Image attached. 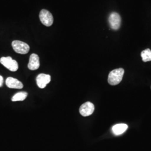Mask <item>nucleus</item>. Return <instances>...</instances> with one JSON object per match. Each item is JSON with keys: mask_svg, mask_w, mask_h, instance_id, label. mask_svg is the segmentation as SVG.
I'll use <instances>...</instances> for the list:
<instances>
[{"mask_svg": "<svg viewBox=\"0 0 151 151\" xmlns=\"http://www.w3.org/2000/svg\"><path fill=\"white\" fill-rule=\"evenodd\" d=\"M124 73V69L122 68L111 71L108 76L109 83L113 86L118 85L122 80Z\"/></svg>", "mask_w": 151, "mask_h": 151, "instance_id": "1", "label": "nucleus"}, {"mask_svg": "<svg viewBox=\"0 0 151 151\" xmlns=\"http://www.w3.org/2000/svg\"><path fill=\"white\" fill-rule=\"evenodd\" d=\"M12 47L17 53L27 54L30 50V47L27 44L20 40H14L12 43Z\"/></svg>", "mask_w": 151, "mask_h": 151, "instance_id": "2", "label": "nucleus"}, {"mask_svg": "<svg viewBox=\"0 0 151 151\" xmlns=\"http://www.w3.org/2000/svg\"><path fill=\"white\" fill-rule=\"evenodd\" d=\"M39 19L41 22L46 27H50L54 21L52 14L49 11L43 9L40 12Z\"/></svg>", "mask_w": 151, "mask_h": 151, "instance_id": "3", "label": "nucleus"}, {"mask_svg": "<svg viewBox=\"0 0 151 151\" xmlns=\"http://www.w3.org/2000/svg\"><path fill=\"white\" fill-rule=\"evenodd\" d=\"M0 63L5 66L6 68L12 72H15L19 68L17 62L15 60H13L11 57L1 58Z\"/></svg>", "mask_w": 151, "mask_h": 151, "instance_id": "4", "label": "nucleus"}, {"mask_svg": "<svg viewBox=\"0 0 151 151\" xmlns=\"http://www.w3.org/2000/svg\"><path fill=\"white\" fill-rule=\"evenodd\" d=\"M108 20L111 29L114 30H117L119 29L121 25L122 19L118 13L115 12H111L109 16Z\"/></svg>", "mask_w": 151, "mask_h": 151, "instance_id": "5", "label": "nucleus"}, {"mask_svg": "<svg viewBox=\"0 0 151 151\" xmlns=\"http://www.w3.org/2000/svg\"><path fill=\"white\" fill-rule=\"evenodd\" d=\"M95 106L92 103L86 102L83 104L80 108V113L83 116H88L93 113Z\"/></svg>", "mask_w": 151, "mask_h": 151, "instance_id": "6", "label": "nucleus"}, {"mask_svg": "<svg viewBox=\"0 0 151 151\" xmlns=\"http://www.w3.org/2000/svg\"><path fill=\"white\" fill-rule=\"evenodd\" d=\"M50 76L47 74L41 73L39 74L37 77V83L38 87L40 88H45L47 85L50 82Z\"/></svg>", "mask_w": 151, "mask_h": 151, "instance_id": "7", "label": "nucleus"}, {"mask_svg": "<svg viewBox=\"0 0 151 151\" xmlns=\"http://www.w3.org/2000/svg\"><path fill=\"white\" fill-rule=\"evenodd\" d=\"M39 57L37 54L33 53L30 57L29 62L27 65L28 68L30 70H36L39 68Z\"/></svg>", "mask_w": 151, "mask_h": 151, "instance_id": "8", "label": "nucleus"}, {"mask_svg": "<svg viewBox=\"0 0 151 151\" xmlns=\"http://www.w3.org/2000/svg\"><path fill=\"white\" fill-rule=\"evenodd\" d=\"M6 84L7 86L10 88L22 89L23 87V84L22 82L19 81L13 77H8L6 80Z\"/></svg>", "mask_w": 151, "mask_h": 151, "instance_id": "9", "label": "nucleus"}, {"mask_svg": "<svg viewBox=\"0 0 151 151\" xmlns=\"http://www.w3.org/2000/svg\"><path fill=\"white\" fill-rule=\"evenodd\" d=\"M128 125L126 124H118L114 125L112 132L115 135H121L128 129Z\"/></svg>", "mask_w": 151, "mask_h": 151, "instance_id": "10", "label": "nucleus"}, {"mask_svg": "<svg viewBox=\"0 0 151 151\" xmlns=\"http://www.w3.org/2000/svg\"><path fill=\"white\" fill-rule=\"evenodd\" d=\"M27 93L26 92H20L16 93L13 97H12V101H23L27 97Z\"/></svg>", "mask_w": 151, "mask_h": 151, "instance_id": "11", "label": "nucleus"}, {"mask_svg": "<svg viewBox=\"0 0 151 151\" xmlns=\"http://www.w3.org/2000/svg\"><path fill=\"white\" fill-rule=\"evenodd\" d=\"M141 57L143 62H147L151 60V50L150 49H146L141 53Z\"/></svg>", "mask_w": 151, "mask_h": 151, "instance_id": "12", "label": "nucleus"}, {"mask_svg": "<svg viewBox=\"0 0 151 151\" xmlns=\"http://www.w3.org/2000/svg\"><path fill=\"white\" fill-rule=\"evenodd\" d=\"M3 82H4V78H3L2 76H0V87H1L2 86Z\"/></svg>", "mask_w": 151, "mask_h": 151, "instance_id": "13", "label": "nucleus"}]
</instances>
